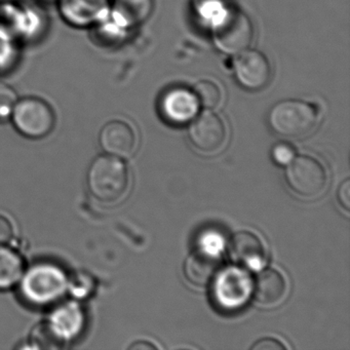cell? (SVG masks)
Masks as SVG:
<instances>
[{"mask_svg":"<svg viewBox=\"0 0 350 350\" xmlns=\"http://www.w3.org/2000/svg\"><path fill=\"white\" fill-rule=\"evenodd\" d=\"M87 184L92 196L103 202H120L130 188V172L126 163L113 155L96 157L87 174Z\"/></svg>","mask_w":350,"mask_h":350,"instance_id":"cell-1","label":"cell"},{"mask_svg":"<svg viewBox=\"0 0 350 350\" xmlns=\"http://www.w3.org/2000/svg\"><path fill=\"white\" fill-rule=\"evenodd\" d=\"M21 294L33 306H50L58 302L68 290L69 278L56 264H34L21 278Z\"/></svg>","mask_w":350,"mask_h":350,"instance_id":"cell-2","label":"cell"},{"mask_svg":"<svg viewBox=\"0 0 350 350\" xmlns=\"http://www.w3.org/2000/svg\"><path fill=\"white\" fill-rule=\"evenodd\" d=\"M267 122L274 134L288 140H298L317 130L319 113L312 104L288 99L272 106Z\"/></svg>","mask_w":350,"mask_h":350,"instance_id":"cell-3","label":"cell"},{"mask_svg":"<svg viewBox=\"0 0 350 350\" xmlns=\"http://www.w3.org/2000/svg\"><path fill=\"white\" fill-rule=\"evenodd\" d=\"M284 180L291 191L303 200L321 198L329 185L325 165L314 157L300 155L288 163Z\"/></svg>","mask_w":350,"mask_h":350,"instance_id":"cell-4","label":"cell"},{"mask_svg":"<svg viewBox=\"0 0 350 350\" xmlns=\"http://www.w3.org/2000/svg\"><path fill=\"white\" fill-rule=\"evenodd\" d=\"M254 27L245 12L229 9L214 25V42L218 50L227 55H239L253 42Z\"/></svg>","mask_w":350,"mask_h":350,"instance_id":"cell-5","label":"cell"},{"mask_svg":"<svg viewBox=\"0 0 350 350\" xmlns=\"http://www.w3.org/2000/svg\"><path fill=\"white\" fill-rule=\"evenodd\" d=\"M252 278L243 267L233 266L220 269L213 280V302L220 310H237L252 296Z\"/></svg>","mask_w":350,"mask_h":350,"instance_id":"cell-6","label":"cell"},{"mask_svg":"<svg viewBox=\"0 0 350 350\" xmlns=\"http://www.w3.org/2000/svg\"><path fill=\"white\" fill-rule=\"evenodd\" d=\"M12 120L18 132L29 139H42L54 130L55 113L52 107L40 98H24L16 102Z\"/></svg>","mask_w":350,"mask_h":350,"instance_id":"cell-7","label":"cell"},{"mask_svg":"<svg viewBox=\"0 0 350 350\" xmlns=\"http://www.w3.org/2000/svg\"><path fill=\"white\" fill-rule=\"evenodd\" d=\"M188 129V139L193 148L204 155L220 152L228 139L227 126L214 112H204L192 120Z\"/></svg>","mask_w":350,"mask_h":350,"instance_id":"cell-8","label":"cell"},{"mask_svg":"<svg viewBox=\"0 0 350 350\" xmlns=\"http://www.w3.org/2000/svg\"><path fill=\"white\" fill-rule=\"evenodd\" d=\"M235 79L237 83L249 91H260L269 83L271 66L263 53L245 50L234 62Z\"/></svg>","mask_w":350,"mask_h":350,"instance_id":"cell-9","label":"cell"},{"mask_svg":"<svg viewBox=\"0 0 350 350\" xmlns=\"http://www.w3.org/2000/svg\"><path fill=\"white\" fill-rule=\"evenodd\" d=\"M228 254L235 265L247 269H260L267 259L263 241L249 230L239 231L232 235L228 243Z\"/></svg>","mask_w":350,"mask_h":350,"instance_id":"cell-10","label":"cell"},{"mask_svg":"<svg viewBox=\"0 0 350 350\" xmlns=\"http://www.w3.org/2000/svg\"><path fill=\"white\" fill-rule=\"evenodd\" d=\"M200 106L193 92L182 87L167 90L159 102L161 116L174 126H182L193 120Z\"/></svg>","mask_w":350,"mask_h":350,"instance_id":"cell-11","label":"cell"},{"mask_svg":"<svg viewBox=\"0 0 350 350\" xmlns=\"http://www.w3.org/2000/svg\"><path fill=\"white\" fill-rule=\"evenodd\" d=\"M222 260L220 252L214 251L202 245H196L184 263V275L192 286L202 288L213 282L220 271Z\"/></svg>","mask_w":350,"mask_h":350,"instance_id":"cell-12","label":"cell"},{"mask_svg":"<svg viewBox=\"0 0 350 350\" xmlns=\"http://www.w3.org/2000/svg\"><path fill=\"white\" fill-rule=\"evenodd\" d=\"M100 146L106 153L116 157H131L138 145L134 129L122 120H111L102 128Z\"/></svg>","mask_w":350,"mask_h":350,"instance_id":"cell-13","label":"cell"},{"mask_svg":"<svg viewBox=\"0 0 350 350\" xmlns=\"http://www.w3.org/2000/svg\"><path fill=\"white\" fill-rule=\"evenodd\" d=\"M286 276L273 268L260 272L253 282L252 295L258 305L272 308L284 302L288 295Z\"/></svg>","mask_w":350,"mask_h":350,"instance_id":"cell-14","label":"cell"},{"mask_svg":"<svg viewBox=\"0 0 350 350\" xmlns=\"http://www.w3.org/2000/svg\"><path fill=\"white\" fill-rule=\"evenodd\" d=\"M49 321L65 340L77 337L85 325V314L81 307L75 303L61 305L52 313Z\"/></svg>","mask_w":350,"mask_h":350,"instance_id":"cell-15","label":"cell"},{"mask_svg":"<svg viewBox=\"0 0 350 350\" xmlns=\"http://www.w3.org/2000/svg\"><path fill=\"white\" fill-rule=\"evenodd\" d=\"M154 9V0H114V17L124 26L146 21Z\"/></svg>","mask_w":350,"mask_h":350,"instance_id":"cell-16","label":"cell"},{"mask_svg":"<svg viewBox=\"0 0 350 350\" xmlns=\"http://www.w3.org/2000/svg\"><path fill=\"white\" fill-rule=\"evenodd\" d=\"M24 272L25 263L22 256L12 247L0 245V291L16 286Z\"/></svg>","mask_w":350,"mask_h":350,"instance_id":"cell-17","label":"cell"},{"mask_svg":"<svg viewBox=\"0 0 350 350\" xmlns=\"http://www.w3.org/2000/svg\"><path fill=\"white\" fill-rule=\"evenodd\" d=\"M31 343L38 349H60L66 343L50 321L38 323L31 332Z\"/></svg>","mask_w":350,"mask_h":350,"instance_id":"cell-18","label":"cell"},{"mask_svg":"<svg viewBox=\"0 0 350 350\" xmlns=\"http://www.w3.org/2000/svg\"><path fill=\"white\" fill-rule=\"evenodd\" d=\"M194 95L198 98L200 105L206 109H215L222 102V92L214 81L202 79L194 87Z\"/></svg>","mask_w":350,"mask_h":350,"instance_id":"cell-19","label":"cell"},{"mask_svg":"<svg viewBox=\"0 0 350 350\" xmlns=\"http://www.w3.org/2000/svg\"><path fill=\"white\" fill-rule=\"evenodd\" d=\"M95 288V280L90 274L79 272L69 278L68 290L77 298H87Z\"/></svg>","mask_w":350,"mask_h":350,"instance_id":"cell-20","label":"cell"},{"mask_svg":"<svg viewBox=\"0 0 350 350\" xmlns=\"http://www.w3.org/2000/svg\"><path fill=\"white\" fill-rule=\"evenodd\" d=\"M17 102L15 91L7 83H0V120L9 118Z\"/></svg>","mask_w":350,"mask_h":350,"instance_id":"cell-21","label":"cell"},{"mask_svg":"<svg viewBox=\"0 0 350 350\" xmlns=\"http://www.w3.org/2000/svg\"><path fill=\"white\" fill-rule=\"evenodd\" d=\"M272 159L280 165H288L294 159L295 150L286 143H278L272 148Z\"/></svg>","mask_w":350,"mask_h":350,"instance_id":"cell-22","label":"cell"},{"mask_svg":"<svg viewBox=\"0 0 350 350\" xmlns=\"http://www.w3.org/2000/svg\"><path fill=\"white\" fill-rule=\"evenodd\" d=\"M337 200L341 208L345 211L346 213H349L350 211V179L344 180L340 184L339 188L337 191Z\"/></svg>","mask_w":350,"mask_h":350,"instance_id":"cell-23","label":"cell"},{"mask_svg":"<svg viewBox=\"0 0 350 350\" xmlns=\"http://www.w3.org/2000/svg\"><path fill=\"white\" fill-rule=\"evenodd\" d=\"M286 348L282 341L274 338H263L251 346L252 350H286Z\"/></svg>","mask_w":350,"mask_h":350,"instance_id":"cell-24","label":"cell"},{"mask_svg":"<svg viewBox=\"0 0 350 350\" xmlns=\"http://www.w3.org/2000/svg\"><path fill=\"white\" fill-rule=\"evenodd\" d=\"M14 228L7 217L0 215V245H5L13 239Z\"/></svg>","mask_w":350,"mask_h":350,"instance_id":"cell-25","label":"cell"},{"mask_svg":"<svg viewBox=\"0 0 350 350\" xmlns=\"http://www.w3.org/2000/svg\"><path fill=\"white\" fill-rule=\"evenodd\" d=\"M130 350H157L159 349L155 344L149 341H137L129 346Z\"/></svg>","mask_w":350,"mask_h":350,"instance_id":"cell-26","label":"cell"}]
</instances>
